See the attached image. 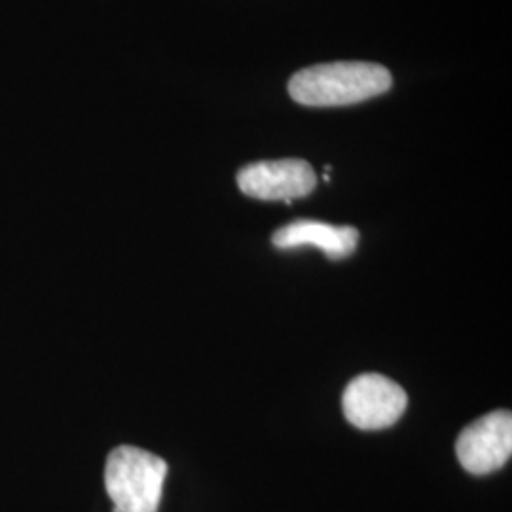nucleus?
Returning <instances> with one entry per match:
<instances>
[{"mask_svg": "<svg viewBox=\"0 0 512 512\" xmlns=\"http://www.w3.org/2000/svg\"><path fill=\"white\" fill-rule=\"evenodd\" d=\"M459 463L471 475H490L505 467L512 454V416L495 410L467 425L456 442Z\"/></svg>", "mask_w": 512, "mask_h": 512, "instance_id": "20e7f679", "label": "nucleus"}, {"mask_svg": "<svg viewBox=\"0 0 512 512\" xmlns=\"http://www.w3.org/2000/svg\"><path fill=\"white\" fill-rule=\"evenodd\" d=\"M391 86L393 76L384 65L338 61L293 74L289 95L306 107H346L384 95Z\"/></svg>", "mask_w": 512, "mask_h": 512, "instance_id": "f257e3e1", "label": "nucleus"}, {"mask_svg": "<svg viewBox=\"0 0 512 512\" xmlns=\"http://www.w3.org/2000/svg\"><path fill=\"white\" fill-rule=\"evenodd\" d=\"M272 241L277 249L283 251L315 247L329 256L330 260H340L355 253L359 232L351 226H334L319 220H294L279 228Z\"/></svg>", "mask_w": 512, "mask_h": 512, "instance_id": "423d86ee", "label": "nucleus"}, {"mask_svg": "<svg viewBox=\"0 0 512 512\" xmlns=\"http://www.w3.org/2000/svg\"><path fill=\"white\" fill-rule=\"evenodd\" d=\"M408 395L401 385L382 374H363L349 382L342 408L346 420L363 431H380L403 418Z\"/></svg>", "mask_w": 512, "mask_h": 512, "instance_id": "7ed1b4c3", "label": "nucleus"}, {"mask_svg": "<svg viewBox=\"0 0 512 512\" xmlns=\"http://www.w3.org/2000/svg\"><path fill=\"white\" fill-rule=\"evenodd\" d=\"M317 175L304 160H274L245 165L238 173L239 190L262 202L291 203L315 190Z\"/></svg>", "mask_w": 512, "mask_h": 512, "instance_id": "39448f33", "label": "nucleus"}, {"mask_svg": "<svg viewBox=\"0 0 512 512\" xmlns=\"http://www.w3.org/2000/svg\"><path fill=\"white\" fill-rule=\"evenodd\" d=\"M167 463L135 446L110 452L105 467V486L112 512H158L164 492Z\"/></svg>", "mask_w": 512, "mask_h": 512, "instance_id": "f03ea898", "label": "nucleus"}]
</instances>
